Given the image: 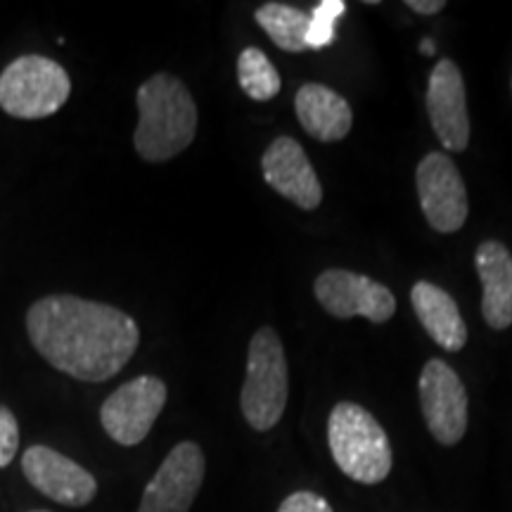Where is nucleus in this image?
Returning <instances> with one entry per match:
<instances>
[{
    "label": "nucleus",
    "mask_w": 512,
    "mask_h": 512,
    "mask_svg": "<svg viewBox=\"0 0 512 512\" xmlns=\"http://www.w3.org/2000/svg\"><path fill=\"white\" fill-rule=\"evenodd\" d=\"M415 188L422 214L441 235L458 233L470 216V200L456 162L444 152L422 157L415 171Z\"/></svg>",
    "instance_id": "6e6552de"
},
{
    "label": "nucleus",
    "mask_w": 512,
    "mask_h": 512,
    "mask_svg": "<svg viewBox=\"0 0 512 512\" xmlns=\"http://www.w3.org/2000/svg\"><path fill=\"white\" fill-rule=\"evenodd\" d=\"M19 448V425L15 413L0 403V470L8 467L17 458Z\"/></svg>",
    "instance_id": "aec40b11"
},
{
    "label": "nucleus",
    "mask_w": 512,
    "mask_h": 512,
    "mask_svg": "<svg viewBox=\"0 0 512 512\" xmlns=\"http://www.w3.org/2000/svg\"><path fill=\"white\" fill-rule=\"evenodd\" d=\"M294 112L304 131L320 143H339L354 126L349 102L323 83H304L294 95Z\"/></svg>",
    "instance_id": "2eb2a0df"
},
{
    "label": "nucleus",
    "mask_w": 512,
    "mask_h": 512,
    "mask_svg": "<svg viewBox=\"0 0 512 512\" xmlns=\"http://www.w3.org/2000/svg\"><path fill=\"white\" fill-rule=\"evenodd\" d=\"M328 444L339 470L358 484L375 486L392 472L394 453L387 432L368 408L339 401L328 418Z\"/></svg>",
    "instance_id": "7ed1b4c3"
},
{
    "label": "nucleus",
    "mask_w": 512,
    "mask_h": 512,
    "mask_svg": "<svg viewBox=\"0 0 512 512\" xmlns=\"http://www.w3.org/2000/svg\"><path fill=\"white\" fill-rule=\"evenodd\" d=\"M72 93L62 64L43 55H22L0 74V107L15 119L34 121L60 112Z\"/></svg>",
    "instance_id": "39448f33"
},
{
    "label": "nucleus",
    "mask_w": 512,
    "mask_h": 512,
    "mask_svg": "<svg viewBox=\"0 0 512 512\" xmlns=\"http://www.w3.org/2000/svg\"><path fill=\"white\" fill-rule=\"evenodd\" d=\"M290 396L285 347L273 328L254 332L247 351V373L240 392V408L254 432H268L283 420Z\"/></svg>",
    "instance_id": "20e7f679"
},
{
    "label": "nucleus",
    "mask_w": 512,
    "mask_h": 512,
    "mask_svg": "<svg viewBox=\"0 0 512 512\" xmlns=\"http://www.w3.org/2000/svg\"><path fill=\"white\" fill-rule=\"evenodd\" d=\"M427 114L439 143L448 152H465L470 145V114H467L465 81L453 60L437 62L427 86Z\"/></svg>",
    "instance_id": "f8f14e48"
},
{
    "label": "nucleus",
    "mask_w": 512,
    "mask_h": 512,
    "mask_svg": "<svg viewBox=\"0 0 512 512\" xmlns=\"http://www.w3.org/2000/svg\"><path fill=\"white\" fill-rule=\"evenodd\" d=\"M256 24L271 36V41L285 53H304L309 36L311 15L285 3H264L254 12Z\"/></svg>",
    "instance_id": "f3484780"
},
{
    "label": "nucleus",
    "mask_w": 512,
    "mask_h": 512,
    "mask_svg": "<svg viewBox=\"0 0 512 512\" xmlns=\"http://www.w3.org/2000/svg\"><path fill=\"white\" fill-rule=\"evenodd\" d=\"M510 83H512V81H510Z\"/></svg>",
    "instance_id": "393cba45"
},
{
    "label": "nucleus",
    "mask_w": 512,
    "mask_h": 512,
    "mask_svg": "<svg viewBox=\"0 0 512 512\" xmlns=\"http://www.w3.org/2000/svg\"><path fill=\"white\" fill-rule=\"evenodd\" d=\"M406 8H411L413 12H418V15H437L446 8L444 0H406Z\"/></svg>",
    "instance_id": "4be33fe9"
},
{
    "label": "nucleus",
    "mask_w": 512,
    "mask_h": 512,
    "mask_svg": "<svg viewBox=\"0 0 512 512\" xmlns=\"http://www.w3.org/2000/svg\"><path fill=\"white\" fill-rule=\"evenodd\" d=\"M261 171L264 181L299 209L313 211L323 202V185L318 181L316 169L306 157L304 147L294 138H275L261 157Z\"/></svg>",
    "instance_id": "ddd939ff"
},
{
    "label": "nucleus",
    "mask_w": 512,
    "mask_h": 512,
    "mask_svg": "<svg viewBox=\"0 0 512 512\" xmlns=\"http://www.w3.org/2000/svg\"><path fill=\"white\" fill-rule=\"evenodd\" d=\"M420 406L427 430L437 444L456 446L467 432L470 399L456 370L441 358H430L420 373Z\"/></svg>",
    "instance_id": "0eeeda50"
},
{
    "label": "nucleus",
    "mask_w": 512,
    "mask_h": 512,
    "mask_svg": "<svg viewBox=\"0 0 512 512\" xmlns=\"http://www.w3.org/2000/svg\"><path fill=\"white\" fill-rule=\"evenodd\" d=\"M411 304L420 325L441 349L451 354L465 349L470 332L451 294L430 280H418L411 290Z\"/></svg>",
    "instance_id": "dca6fc26"
},
{
    "label": "nucleus",
    "mask_w": 512,
    "mask_h": 512,
    "mask_svg": "<svg viewBox=\"0 0 512 512\" xmlns=\"http://www.w3.org/2000/svg\"><path fill=\"white\" fill-rule=\"evenodd\" d=\"M136 102L140 119L133 145L145 162H169L188 150L197 133V105L178 76H150L138 88Z\"/></svg>",
    "instance_id": "f03ea898"
},
{
    "label": "nucleus",
    "mask_w": 512,
    "mask_h": 512,
    "mask_svg": "<svg viewBox=\"0 0 512 512\" xmlns=\"http://www.w3.org/2000/svg\"><path fill=\"white\" fill-rule=\"evenodd\" d=\"M29 512H50V510H29Z\"/></svg>",
    "instance_id": "b1692460"
},
{
    "label": "nucleus",
    "mask_w": 512,
    "mask_h": 512,
    "mask_svg": "<svg viewBox=\"0 0 512 512\" xmlns=\"http://www.w3.org/2000/svg\"><path fill=\"white\" fill-rule=\"evenodd\" d=\"M238 81L247 98L256 102L273 100L283 88L278 69L268 60L264 50L245 48L238 57Z\"/></svg>",
    "instance_id": "a211bd4d"
},
{
    "label": "nucleus",
    "mask_w": 512,
    "mask_h": 512,
    "mask_svg": "<svg viewBox=\"0 0 512 512\" xmlns=\"http://www.w3.org/2000/svg\"><path fill=\"white\" fill-rule=\"evenodd\" d=\"M278 512H335L332 505L323 496L313 494V491H294L280 503Z\"/></svg>",
    "instance_id": "412c9836"
},
{
    "label": "nucleus",
    "mask_w": 512,
    "mask_h": 512,
    "mask_svg": "<svg viewBox=\"0 0 512 512\" xmlns=\"http://www.w3.org/2000/svg\"><path fill=\"white\" fill-rule=\"evenodd\" d=\"M313 292L318 304L339 320L368 318L370 323L382 325L396 313V297L387 285L344 268H328L320 273Z\"/></svg>",
    "instance_id": "1a4fd4ad"
},
{
    "label": "nucleus",
    "mask_w": 512,
    "mask_h": 512,
    "mask_svg": "<svg viewBox=\"0 0 512 512\" xmlns=\"http://www.w3.org/2000/svg\"><path fill=\"white\" fill-rule=\"evenodd\" d=\"M22 472L36 491L67 508H86L98 496V479L50 446H29L22 453Z\"/></svg>",
    "instance_id": "9b49d317"
},
{
    "label": "nucleus",
    "mask_w": 512,
    "mask_h": 512,
    "mask_svg": "<svg viewBox=\"0 0 512 512\" xmlns=\"http://www.w3.org/2000/svg\"><path fill=\"white\" fill-rule=\"evenodd\" d=\"M27 335L55 370L95 384L119 375L140 344L138 323L128 313L74 294L31 304Z\"/></svg>",
    "instance_id": "f257e3e1"
},
{
    "label": "nucleus",
    "mask_w": 512,
    "mask_h": 512,
    "mask_svg": "<svg viewBox=\"0 0 512 512\" xmlns=\"http://www.w3.org/2000/svg\"><path fill=\"white\" fill-rule=\"evenodd\" d=\"M204 475L207 458L200 444L181 441L171 448L147 482L138 512H190L204 484Z\"/></svg>",
    "instance_id": "9d476101"
},
{
    "label": "nucleus",
    "mask_w": 512,
    "mask_h": 512,
    "mask_svg": "<svg viewBox=\"0 0 512 512\" xmlns=\"http://www.w3.org/2000/svg\"><path fill=\"white\" fill-rule=\"evenodd\" d=\"M166 399H169V389L157 375H140L136 380L121 384L117 392H112L102 403V430L119 446H138L155 427Z\"/></svg>",
    "instance_id": "423d86ee"
},
{
    "label": "nucleus",
    "mask_w": 512,
    "mask_h": 512,
    "mask_svg": "<svg viewBox=\"0 0 512 512\" xmlns=\"http://www.w3.org/2000/svg\"><path fill=\"white\" fill-rule=\"evenodd\" d=\"M482 280V316L491 330L512 325V254L498 240H484L475 252Z\"/></svg>",
    "instance_id": "4468645a"
},
{
    "label": "nucleus",
    "mask_w": 512,
    "mask_h": 512,
    "mask_svg": "<svg viewBox=\"0 0 512 512\" xmlns=\"http://www.w3.org/2000/svg\"><path fill=\"white\" fill-rule=\"evenodd\" d=\"M347 12V3L342 0H323L311 12V27L306 36L309 50H323L335 41V22Z\"/></svg>",
    "instance_id": "6ab92c4d"
},
{
    "label": "nucleus",
    "mask_w": 512,
    "mask_h": 512,
    "mask_svg": "<svg viewBox=\"0 0 512 512\" xmlns=\"http://www.w3.org/2000/svg\"><path fill=\"white\" fill-rule=\"evenodd\" d=\"M422 53H425V55L434 53V43L430 41V38H425V41H422Z\"/></svg>",
    "instance_id": "5701e85b"
}]
</instances>
